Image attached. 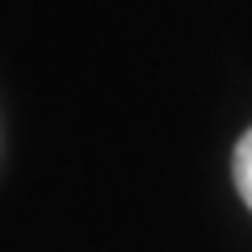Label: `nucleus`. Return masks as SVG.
Returning <instances> with one entry per match:
<instances>
[{"mask_svg": "<svg viewBox=\"0 0 252 252\" xmlns=\"http://www.w3.org/2000/svg\"><path fill=\"white\" fill-rule=\"evenodd\" d=\"M231 177H235V189H240L244 206L252 210V130H244L240 143H235V156H231Z\"/></svg>", "mask_w": 252, "mask_h": 252, "instance_id": "obj_1", "label": "nucleus"}]
</instances>
